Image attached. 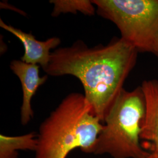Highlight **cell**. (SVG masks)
I'll list each match as a JSON object with an SVG mask.
<instances>
[{"mask_svg":"<svg viewBox=\"0 0 158 158\" xmlns=\"http://www.w3.org/2000/svg\"><path fill=\"white\" fill-rule=\"evenodd\" d=\"M138 52L120 38L107 45L89 48L81 40L52 52L44 71L51 76L71 75L79 79L93 113L103 124L125 81L135 66Z\"/></svg>","mask_w":158,"mask_h":158,"instance_id":"obj_1","label":"cell"},{"mask_svg":"<svg viewBox=\"0 0 158 158\" xmlns=\"http://www.w3.org/2000/svg\"><path fill=\"white\" fill-rule=\"evenodd\" d=\"M102 128L85 95L72 93L40 125L35 158H66L76 149L94 153Z\"/></svg>","mask_w":158,"mask_h":158,"instance_id":"obj_2","label":"cell"},{"mask_svg":"<svg viewBox=\"0 0 158 158\" xmlns=\"http://www.w3.org/2000/svg\"><path fill=\"white\" fill-rule=\"evenodd\" d=\"M145 102L141 86L132 91L124 89L109 110L96 142L95 155L113 158H149L140 143Z\"/></svg>","mask_w":158,"mask_h":158,"instance_id":"obj_3","label":"cell"},{"mask_svg":"<svg viewBox=\"0 0 158 158\" xmlns=\"http://www.w3.org/2000/svg\"><path fill=\"white\" fill-rule=\"evenodd\" d=\"M97 14L114 23L138 52L157 56L158 0H92Z\"/></svg>","mask_w":158,"mask_h":158,"instance_id":"obj_4","label":"cell"},{"mask_svg":"<svg viewBox=\"0 0 158 158\" xmlns=\"http://www.w3.org/2000/svg\"><path fill=\"white\" fill-rule=\"evenodd\" d=\"M10 69L19 79L23 90V102L21 107V123L27 125L34 117L32 100L40 85L45 83L48 75L40 76V66L14 60Z\"/></svg>","mask_w":158,"mask_h":158,"instance_id":"obj_5","label":"cell"},{"mask_svg":"<svg viewBox=\"0 0 158 158\" xmlns=\"http://www.w3.org/2000/svg\"><path fill=\"white\" fill-rule=\"evenodd\" d=\"M0 27L14 35L23 44L24 53L21 60L24 62L38 64L42 69L46 68L50 61L52 49H56L61 43L60 38L52 37L44 41L36 40L32 33H27L21 29L8 25L1 19Z\"/></svg>","mask_w":158,"mask_h":158,"instance_id":"obj_6","label":"cell"},{"mask_svg":"<svg viewBox=\"0 0 158 158\" xmlns=\"http://www.w3.org/2000/svg\"><path fill=\"white\" fill-rule=\"evenodd\" d=\"M141 87L145 102L141 139L149 143V158H158V80H144Z\"/></svg>","mask_w":158,"mask_h":158,"instance_id":"obj_7","label":"cell"},{"mask_svg":"<svg viewBox=\"0 0 158 158\" xmlns=\"http://www.w3.org/2000/svg\"><path fill=\"white\" fill-rule=\"evenodd\" d=\"M37 145V134L33 132L19 136L1 134L0 158H18L19 151L35 152Z\"/></svg>","mask_w":158,"mask_h":158,"instance_id":"obj_8","label":"cell"},{"mask_svg":"<svg viewBox=\"0 0 158 158\" xmlns=\"http://www.w3.org/2000/svg\"><path fill=\"white\" fill-rule=\"evenodd\" d=\"M53 5L52 16L56 17L62 14H77L80 12L86 15H94L96 8L89 0H51Z\"/></svg>","mask_w":158,"mask_h":158,"instance_id":"obj_9","label":"cell"},{"mask_svg":"<svg viewBox=\"0 0 158 158\" xmlns=\"http://www.w3.org/2000/svg\"><path fill=\"white\" fill-rule=\"evenodd\" d=\"M157 56H158V54H157Z\"/></svg>","mask_w":158,"mask_h":158,"instance_id":"obj_10","label":"cell"}]
</instances>
